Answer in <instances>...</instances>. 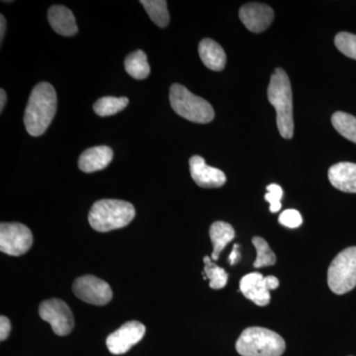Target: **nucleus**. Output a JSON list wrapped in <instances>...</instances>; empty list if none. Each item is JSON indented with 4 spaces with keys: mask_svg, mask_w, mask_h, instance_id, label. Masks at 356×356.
Segmentation results:
<instances>
[{
    "mask_svg": "<svg viewBox=\"0 0 356 356\" xmlns=\"http://www.w3.org/2000/svg\"><path fill=\"white\" fill-rule=\"evenodd\" d=\"M57 111V93L49 83H40L35 86L29 97L24 115L26 130L39 137L46 132Z\"/></svg>",
    "mask_w": 356,
    "mask_h": 356,
    "instance_id": "f257e3e1",
    "label": "nucleus"
},
{
    "mask_svg": "<svg viewBox=\"0 0 356 356\" xmlns=\"http://www.w3.org/2000/svg\"><path fill=\"white\" fill-rule=\"evenodd\" d=\"M267 96L269 102L276 110V123L280 135L284 139H292L294 134L292 89L289 77L284 70L276 69L271 76Z\"/></svg>",
    "mask_w": 356,
    "mask_h": 356,
    "instance_id": "f03ea898",
    "label": "nucleus"
},
{
    "mask_svg": "<svg viewBox=\"0 0 356 356\" xmlns=\"http://www.w3.org/2000/svg\"><path fill=\"white\" fill-rule=\"evenodd\" d=\"M135 215L132 204L116 199H103L93 204L89 211L88 222L95 231L106 233L128 226Z\"/></svg>",
    "mask_w": 356,
    "mask_h": 356,
    "instance_id": "7ed1b4c3",
    "label": "nucleus"
},
{
    "mask_svg": "<svg viewBox=\"0 0 356 356\" xmlns=\"http://www.w3.org/2000/svg\"><path fill=\"white\" fill-rule=\"evenodd\" d=\"M286 348L283 337L266 327H248L236 343V350L242 356H281Z\"/></svg>",
    "mask_w": 356,
    "mask_h": 356,
    "instance_id": "20e7f679",
    "label": "nucleus"
},
{
    "mask_svg": "<svg viewBox=\"0 0 356 356\" xmlns=\"http://www.w3.org/2000/svg\"><path fill=\"white\" fill-rule=\"evenodd\" d=\"M170 102L175 113L194 123H210L215 112L209 102L193 95L181 84H172L170 90Z\"/></svg>",
    "mask_w": 356,
    "mask_h": 356,
    "instance_id": "39448f33",
    "label": "nucleus"
},
{
    "mask_svg": "<svg viewBox=\"0 0 356 356\" xmlns=\"http://www.w3.org/2000/svg\"><path fill=\"white\" fill-rule=\"evenodd\" d=\"M327 284L337 295L356 286V247L346 248L334 257L327 270Z\"/></svg>",
    "mask_w": 356,
    "mask_h": 356,
    "instance_id": "423d86ee",
    "label": "nucleus"
},
{
    "mask_svg": "<svg viewBox=\"0 0 356 356\" xmlns=\"http://www.w3.org/2000/svg\"><path fill=\"white\" fill-rule=\"evenodd\" d=\"M33 245L31 229L20 222H1L0 225V250L4 254L20 257Z\"/></svg>",
    "mask_w": 356,
    "mask_h": 356,
    "instance_id": "0eeeda50",
    "label": "nucleus"
},
{
    "mask_svg": "<svg viewBox=\"0 0 356 356\" xmlns=\"http://www.w3.org/2000/svg\"><path fill=\"white\" fill-rule=\"evenodd\" d=\"M39 315L42 320L51 325V330L58 336H67L74 330V315L63 300L51 298L42 302L39 307Z\"/></svg>",
    "mask_w": 356,
    "mask_h": 356,
    "instance_id": "6e6552de",
    "label": "nucleus"
},
{
    "mask_svg": "<svg viewBox=\"0 0 356 356\" xmlns=\"http://www.w3.org/2000/svg\"><path fill=\"white\" fill-rule=\"evenodd\" d=\"M72 291L77 298L91 305L104 306L113 298V292L108 283L95 275L77 278L72 285Z\"/></svg>",
    "mask_w": 356,
    "mask_h": 356,
    "instance_id": "1a4fd4ad",
    "label": "nucleus"
},
{
    "mask_svg": "<svg viewBox=\"0 0 356 356\" xmlns=\"http://www.w3.org/2000/svg\"><path fill=\"white\" fill-rule=\"evenodd\" d=\"M280 286V280L275 276L264 277L261 273H252L243 276L240 282V290L243 296L257 306H266L270 302V290Z\"/></svg>",
    "mask_w": 356,
    "mask_h": 356,
    "instance_id": "9d476101",
    "label": "nucleus"
},
{
    "mask_svg": "<svg viewBox=\"0 0 356 356\" xmlns=\"http://www.w3.org/2000/svg\"><path fill=\"white\" fill-rule=\"evenodd\" d=\"M146 334V327L138 321H130L107 337L106 346L112 355L128 353L135 344L140 343Z\"/></svg>",
    "mask_w": 356,
    "mask_h": 356,
    "instance_id": "9b49d317",
    "label": "nucleus"
},
{
    "mask_svg": "<svg viewBox=\"0 0 356 356\" xmlns=\"http://www.w3.org/2000/svg\"><path fill=\"white\" fill-rule=\"evenodd\" d=\"M191 175L198 186L203 188H218L226 184L227 177L221 170L206 165L202 156H193L189 159Z\"/></svg>",
    "mask_w": 356,
    "mask_h": 356,
    "instance_id": "f8f14e48",
    "label": "nucleus"
},
{
    "mask_svg": "<svg viewBox=\"0 0 356 356\" xmlns=\"http://www.w3.org/2000/svg\"><path fill=\"white\" fill-rule=\"evenodd\" d=\"M274 13L266 4L252 2L240 9V19L250 32L261 33L273 23Z\"/></svg>",
    "mask_w": 356,
    "mask_h": 356,
    "instance_id": "ddd939ff",
    "label": "nucleus"
},
{
    "mask_svg": "<svg viewBox=\"0 0 356 356\" xmlns=\"http://www.w3.org/2000/svg\"><path fill=\"white\" fill-rule=\"evenodd\" d=\"M113 159V151L109 147H93L86 149L79 159V168L81 172L91 173L99 172L109 165Z\"/></svg>",
    "mask_w": 356,
    "mask_h": 356,
    "instance_id": "4468645a",
    "label": "nucleus"
},
{
    "mask_svg": "<svg viewBox=\"0 0 356 356\" xmlns=\"http://www.w3.org/2000/svg\"><path fill=\"white\" fill-rule=\"evenodd\" d=\"M329 179L339 191L356 193V163H339L329 170Z\"/></svg>",
    "mask_w": 356,
    "mask_h": 356,
    "instance_id": "2eb2a0df",
    "label": "nucleus"
},
{
    "mask_svg": "<svg viewBox=\"0 0 356 356\" xmlns=\"http://www.w3.org/2000/svg\"><path fill=\"white\" fill-rule=\"evenodd\" d=\"M48 20L54 31L62 36H74L79 31L74 13L67 7L51 6L49 9Z\"/></svg>",
    "mask_w": 356,
    "mask_h": 356,
    "instance_id": "dca6fc26",
    "label": "nucleus"
},
{
    "mask_svg": "<svg viewBox=\"0 0 356 356\" xmlns=\"http://www.w3.org/2000/svg\"><path fill=\"white\" fill-rule=\"evenodd\" d=\"M199 56L208 69L220 72L224 70L227 63V56L224 49L212 39H204L199 44Z\"/></svg>",
    "mask_w": 356,
    "mask_h": 356,
    "instance_id": "f3484780",
    "label": "nucleus"
},
{
    "mask_svg": "<svg viewBox=\"0 0 356 356\" xmlns=\"http://www.w3.org/2000/svg\"><path fill=\"white\" fill-rule=\"evenodd\" d=\"M210 238L213 243V252L211 259L218 261L220 254L229 243L235 238V229L226 222H215L210 227Z\"/></svg>",
    "mask_w": 356,
    "mask_h": 356,
    "instance_id": "a211bd4d",
    "label": "nucleus"
},
{
    "mask_svg": "<svg viewBox=\"0 0 356 356\" xmlns=\"http://www.w3.org/2000/svg\"><path fill=\"white\" fill-rule=\"evenodd\" d=\"M126 72L136 79H144L149 76V63L145 51L138 50L130 54L125 60Z\"/></svg>",
    "mask_w": 356,
    "mask_h": 356,
    "instance_id": "6ab92c4d",
    "label": "nucleus"
},
{
    "mask_svg": "<svg viewBox=\"0 0 356 356\" xmlns=\"http://www.w3.org/2000/svg\"><path fill=\"white\" fill-rule=\"evenodd\" d=\"M140 4L146 9L154 24L165 28L170 22V13L168 10V2L165 0H142Z\"/></svg>",
    "mask_w": 356,
    "mask_h": 356,
    "instance_id": "aec40b11",
    "label": "nucleus"
},
{
    "mask_svg": "<svg viewBox=\"0 0 356 356\" xmlns=\"http://www.w3.org/2000/svg\"><path fill=\"white\" fill-rule=\"evenodd\" d=\"M129 99L127 97H114V96H105L100 98L93 105V110L98 116L107 117L119 113L127 107Z\"/></svg>",
    "mask_w": 356,
    "mask_h": 356,
    "instance_id": "412c9836",
    "label": "nucleus"
},
{
    "mask_svg": "<svg viewBox=\"0 0 356 356\" xmlns=\"http://www.w3.org/2000/svg\"><path fill=\"white\" fill-rule=\"evenodd\" d=\"M332 123L343 137L356 144V117L346 112H336L332 116Z\"/></svg>",
    "mask_w": 356,
    "mask_h": 356,
    "instance_id": "4be33fe9",
    "label": "nucleus"
},
{
    "mask_svg": "<svg viewBox=\"0 0 356 356\" xmlns=\"http://www.w3.org/2000/svg\"><path fill=\"white\" fill-rule=\"evenodd\" d=\"M204 278L210 280V288L219 290L226 286L229 278L227 271L215 264L209 257H204Z\"/></svg>",
    "mask_w": 356,
    "mask_h": 356,
    "instance_id": "5701e85b",
    "label": "nucleus"
},
{
    "mask_svg": "<svg viewBox=\"0 0 356 356\" xmlns=\"http://www.w3.org/2000/svg\"><path fill=\"white\" fill-rule=\"evenodd\" d=\"M257 257L254 262L255 268L264 266H270L276 264V255L269 247L268 243L261 236H254L252 238Z\"/></svg>",
    "mask_w": 356,
    "mask_h": 356,
    "instance_id": "b1692460",
    "label": "nucleus"
},
{
    "mask_svg": "<svg viewBox=\"0 0 356 356\" xmlns=\"http://www.w3.org/2000/svg\"><path fill=\"white\" fill-rule=\"evenodd\" d=\"M334 44L346 57L356 60V35L341 32L334 38Z\"/></svg>",
    "mask_w": 356,
    "mask_h": 356,
    "instance_id": "393cba45",
    "label": "nucleus"
},
{
    "mask_svg": "<svg viewBox=\"0 0 356 356\" xmlns=\"http://www.w3.org/2000/svg\"><path fill=\"white\" fill-rule=\"evenodd\" d=\"M267 193L266 196H264V199L270 204V210L271 213H277L278 211L281 209L282 207V204H281V199L283 197V191L281 188V186L278 184H269L268 186L266 187Z\"/></svg>",
    "mask_w": 356,
    "mask_h": 356,
    "instance_id": "a878e982",
    "label": "nucleus"
},
{
    "mask_svg": "<svg viewBox=\"0 0 356 356\" xmlns=\"http://www.w3.org/2000/svg\"><path fill=\"white\" fill-rule=\"evenodd\" d=\"M280 222L287 228L295 229L301 226L303 222L301 214L297 210L288 209L283 211L280 216Z\"/></svg>",
    "mask_w": 356,
    "mask_h": 356,
    "instance_id": "bb28decb",
    "label": "nucleus"
},
{
    "mask_svg": "<svg viewBox=\"0 0 356 356\" xmlns=\"http://www.w3.org/2000/svg\"><path fill=\"white\" fill-rule=\"evenodd\" d=\"M11 332V323L6 316L0 317V341H4L8 339Z\"/></svg>",
    "mask_w": 356,
    "mask_h": 356,
    "instance_id": "cd10ccee",
    "label": "nucleus"
},
{
    "mask_svg": "<svg viewBox=\"0 0 356 356\" xmlns=\"http://www.w3.org/2000/svg\"><path fill=\"white\" fill-rule=\"evenodd\" d=\"M238 245H234V250L233 252H232V254H229V261L231 266H234V264H236V262L240 261L241 254L240 252H238Z\"/></svg>",
    "mask_w": 356,
    "mask_h": 356,
    "instance_id": "c85d7f7f",
    "label": "nucleus"
},
{
    "mask_svg": "<svg viewBox=\"0 0 356 356\" xmlns=\"http://www.w3.org/2000/svg\"><path fill=\"white\" fill-rule=\"evenodd\" d=\"M6 20L3 15H0V39L3 40L6 34Z\"/></svg>",
    "mask_w": 356,
    "mask_h": 356,
    "instance_id": "c756f323",
    "label": "nucleus"
},
{
    "mask_svg": "<svg viewBox=\"0 0 356 356\" xmlns=\"http://www.w3.org/2000/svg\"><path fill=\"white\" fill-rule=\"evenodd\" d=\"M6 91H4L3 89H1V90H0V111L1 112L4 108V105H6Z\"/></svg>",
    "mask_w": 356,
    "mask_h": 356,
    "instance_id": "7c9ffc66",
    "label": "nucleus"
}]
</instances>
